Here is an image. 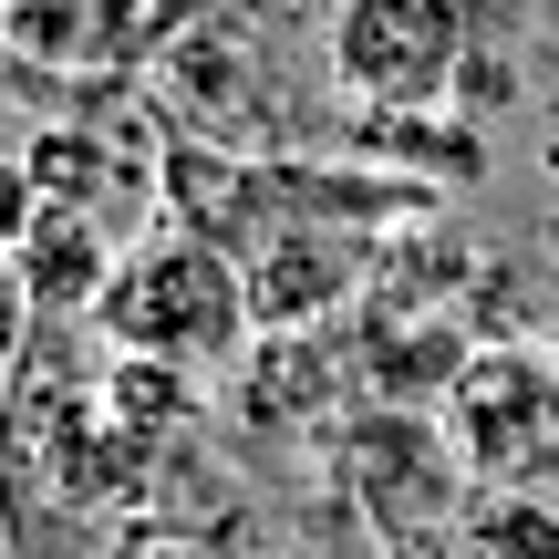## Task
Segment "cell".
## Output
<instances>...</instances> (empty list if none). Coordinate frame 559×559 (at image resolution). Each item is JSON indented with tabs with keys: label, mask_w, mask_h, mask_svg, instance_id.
Here are the masks:
<instances>
[{
	"label": "cell",
	"mask_w": 559,
	"mask_h": 559,
	"mask_svg": "<svg viewBox=\"0 0 559 559\" xmlns=\"http://www.w3.org/2000/svg\"><path fill=\"white\" fill-rule=\"evenodd\" d=\"M94 332L115 342L124 362H156V373L198 383L218 362H239V342L260 332V300H249V260L218 249L207 228L166 218L156 239H124L115 280L94 300Z\"/></svg>",
	"instance_id": "obj_1"
},
{
	"label": "cell",
	"mask_w": 559,
	"mask_h": 559,
	"mask_svg": "<svg viewBox=\"0 0 559 559\" xmlns=\"http://www.w3.org/2000/svg\"><path fill=\"white\" fill-rule=\"evenodd\" d=\"M321 73L353 115H445L466 62V0H342L321 32Z\"/></svg>",
	"instance_id": "obj_2"
},
{
	"label": "cell",
	"mask_w": 559,
	"mask_h": 559,
	"mask_svg": "<svg viewBox=\"0 0 559 559\" xmlns=\"http://www.w3.org/2000/svg\"><path fill=\"white\" fill-rule=\"evenodd\" d=\"M187 32V0H21L11 52L32 73H73V83H115L135 62H156Z\"/></svg>",
	"instance_id": "obj_3"
},
{
	"label": "cell",
	"mask_w": 559,
	"mask_h": 559,
	"mask_svg": "<svg viewBox=\"0 0 559 559\" xmlns=\"http://www.w3.org/2000/svg\"><path fill=\"white\" fill-rule=\"evenodd\" d=\"M456 445H466V466H487L498 487H528V466L559 445V383H549V362H528V353H477V362H456Z\"/></svg>",
	"instance_id": "obj_4"
},
{
	"label": "cell",
	"mask_w": 559,
	"mask_h": 559,
	"mask_svg": "<svg viewBox=\"0 0 559 559\" xmlns=\"http://www.w3.org/2000/svg\"><path fill=\"white\" fill-rule=\"evenodd\" d=\"M353 270H362V228H290L249 260V300H260V321H321L342 311Z\"/></svg>",
	"instance_id": "obj_5"
},
{
	"label": "cell",
	"mask_w": 559,
	"mask_h": 559,
	"mask_svg": "<svg viewBox=\"0 0 559 559\" xmlns=\"http://www.w3.org/2000/svg\"><path fill=\"white\" fill-rule=\"evenodd\" d=\"M21 260V280H32V311H73V321H94V300H104V280H115V260H124V239L104 218H41L32 239L11 249Z\"/></svg>",
	"instance_id": "obj_6"
},
{
	"label": "cell",
	"mask_w": 559,
	"mask_h": 559,
	"mask_svg": "<svg viewBox=\"0 0 559 559\" xmlns=\"http://www.w3.org/2000/svg\"><path fill=\"white\" fill-rule=\"evenodd\" d=\"M353 145H362L373 166H436V177H456V187L487 177L477 124H456V135H445L436 115H353Z\"/></svg>",
	"instance_id": "obj_7"
},
{
	"label": "cell",
	"mask_w": 559,
	"mask_h": 559,
	"mask_svg": "<svg viewBox=\"0 0 559 559\" xmlns=\"http://www.w3.org/2000/svg\"><path fill=\"white\" fill-rule=\"evenodd\" d=\"M21 342H32V280H21V260L0 249V383H11Z\"/></svg>",
	"instance_id": "obj_8"
},
{
	"label": "cell",
	"mask_w": 559,
	"mask_h": 559,
	"mask_svg": "<svg viewBox=\"0 0 559 559\" xmlns=\"http://www.w3.org/2000/svg\"><path fill=\"white\" fill-rule=\"evenodd\" d=\"M539 156H549V177H559V94H549V124H539Z\"/></svg>",
	"instance_id": "obj_9"
},
{
	"label": "cell",
	"mask_w": 559,
	"mask_h": 559,
	"mask_svg": "<svg viewBox=\"0 0 559 559\" xmlns=\"http://www.w3.org/2000/svg\"><path fill=\"white\" fill-rule=\"evenodd\" d=\"M11 21H21V0H0V52H11Z\"/></svg>",
	"instance_id": "obj_10"
}]
</instances>
